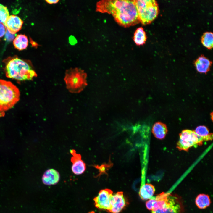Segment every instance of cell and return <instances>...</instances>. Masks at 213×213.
Segmentation results:
<instances>
[{
	"label": "cell",
	"mask_w": 213,
	"mask_h": 213,
	"mask_svg": "<svg viewBox=\"0 0 213 213\" xmlns=\"http://www.w3.org/2000/svg\"><path fill=\"white\" fill-rule=\"evenodd\" d=\"M23 23L19 17L12 15L9 16L4 24L10 33L14 34L21 29Z\"/></svg>",
	"instance_id": "8fae6325"
},
{
	"label": "cell",
	"mask_w": 213,
	"mask_h": 213,
	"mask_svg": "<svg viewBox=\"0 0 213 213\" xmlns=\"http://www.w3.org/2000/svg\"><path fill=\"white\" fill-rule=\"evenodd\" d=\"M111 213H119L126 206V202L122 192H118L112 195L110 201Z\"/></svg>",
	"instance_id": "30bf717a"
},
{
	"label": "cell",
	"mask_w": 213,
	"mask_h": 213,
	"mask_svg": "<svg viewBox=\"0 0 213 213\" xmlns=\"http://www.w3.org/2000/svg\"><path fill=\"white\" fill-rule=\"evenodd\" d=\"M201 43L202 45L208 49H211L213 45V34L210 32L204 33L201 37Z\"/></svg>",
	"instance_id": "ffe728a7"
},
{
	"label": "cell",
	"mask_w": 213,
	"mask_h": 213,
	"mask_svg": "<svg viewBox=\"0 0 213 213\" xmlns=\"http://www.w3.org/2000/svg\"><path fill=\"white\" fill-rule=\"evenodd\" d=\"M140 22L146 25L151 23L157 16L159 7L154 0H134Z\"/></svg>",
	"instance_id": "5b68a950"
},
{
	"label": "cell",
	"mask_w": 213,
	"mask_h": 213,
	"mask_svg": "<svg viewBox=\"0 0 213 213\" xmlns=\"http://www.w3.org/2000/svg\"><path fill=\"white\" fill-rule=\"evenodd\" d=\"M194 64L198 72L206 73L210 70L212 62L204 55H201L196 59Z\"/></svg>",
	"instance_id": "4fadbf2b"
},
{
	"label": "cell",
	"mask_w": 213,
	"mask_h": 213,
	"mask_svg": "<svg viewBox=\"0 0 213 213\" xmlns=\"http://www.w3.org/2000/svg\"><path fill=\"white\" fill-rule=\"evenodd\" d=\"M70 152L72 156L70 159L72 163L71 167L72 171L76 175L83 174L86 170V165L82 159L81 154H77L74 149L70 150Z\"/></svg>",
	"instance_id": "9c48e42d"
},
{
	"label": "cell",
	"mask_w": 213,
	"mask_h": 213,
	"mask_svg": "<svg viewBox=\"0 0 213 213\" xmlns=\"http://www.w3.org/2000/svg\"><path fill=\"white\" fill-rule=\"evenodd\" d=\"M46 1L48 4H56L59 1L58 0H45Z\"/></svg>",
	"instance_id": "cb8c5ba5"
},
{
	"label": "cell",
	"mask_w": 213,
	"mask_h": 213,
	"mask_svg": "<svg viewBox=\"0 0 213 213\" xmlns=\"http://www.w3.org/2000/svg\"><path fill=\"white\" fill-rule=\"evenodd\" d=\"M184 207L182 200L176 194L167 193L164 203L159 209L152 213H183Z\"/></svg>",
	"instance_id": "8992f818"
},
{
	"label": "cell",
	"mask_w": 213,
	"mask_h": 213,
	"mask_svg": "<svg viewBox=\"0 0 213 213\" xmlns=\"http://www.w3.org/2000/svg\"><path fill=\"white\" fill-rule=\"evenodd\" d=\"M194 131L203 139L204 141H210L212 139V134L209 133L208 128L205 126L200 125L197 127Z\"/></svg>",
	"instance_id": "e0dca14e"
},
{
	"label": "cell",
	"mask_w": 213,
	"mask_h": 213,
	"mask_svg": "<svg viewBox=\"0 0 213 213\" xmlns=\"http://www.w3.org/2000/svg\"><path fill=\"white\" fill-rule=\"evenodd\" d=\"M9 16L7 7L0 4V22L4 24Z\"/></svg>",
	"instance_id": "44dd1931"
},
{
	"label": "cell",
	"mask_w": 213,
	"mask_h": 213,
	"mask_svg": "<svg viewBox=\"0 0 213 213\" xmlns=\"http://www.w3.org/2000/svg\"><path fill=\"white\" fill-rule=\"evenodd\" d=\"M87 77L84 71L78 68L67 70L64 79L67 88L72 93L81 92L87 85Z\"/></svg>",
	"instance_id": "277c9868"
},
{
	"label": "cell",
	"mask_w": 213,
	"mask_h": 213,
	"mask_svg": "<svg viewBox=\"0 0 213 213\" xmlns=\"http://www.w3.org/2000/svg\"><path fill=\"white\" fill-rule=\"evenodd\" d=\"M203 141L194 131L185 130L180 134L177 147L180 150L187 151L191 147L202 144Z\"/></svg>",
	"instance_id": "52a82bcc"
},
{
	"label": "cell",
	"mask_w": 213,
	"mask_h": 213,
	"mask_svg": "<svg viewBox=\"0 0 213 213\" xmlns=\"http://www.w3.org/2000/svg\"><path fill=\"white\" fill-rule=\"evenodd\" d=\"M5 72L7 77L19 81L31 80L37 75L31 65L17 58L7 63Z\"/></svg>",
	"instance_id": "7a4b0ae2"
},
{
	"label": "cell",
	"mask_w": 213,
	"mask_h": 213,
	"mask_svg": "<svg viewBox=\"0 0 213 213\" xmlns=\"http://www.w3.org/2000/svg\"><path fill=\"white\" fill-rule=\"evenodd\" d=\"M7 29L4 24L0 22V38L5 34Z\"/></svg>",
	"instance_id": "603a6c76"
},
{
	"label": "cell",
	"mask_w": 213,
	"mask_h": 213,
	"mask_svg": "<svg viewBox=\"0 0 213 213\" xmlns=\"http://www.w3.org/2000/svg\"><path fill=\"white\" fill-rule=\"evenodd\" d=\"M60 179L59 172L54 169H49L45 171L42 177V181L44 184L51 185L57 184Z\"/></svg>",
	"instance_id": "7c38bea8"
},
{
	"label": "cell",
	"mask_w": 213,
	"mask_h": 213,
	"mask_svg": "<svg viewBox=\"0 0 213 213\" xmlns=\"http://www.w3.org/2000/svg\"><path fill=\"white\" fill-rule=\"evenodd\" d=\"M146 33L142 27L137 28L135 31L133 37V40L135 44L138 46L144 44L146 40Z\"/></svg>",
	"instance_id": "2e32d148"
},
{
	"label": "cell",
	"mask_w": 213,
	"mask_h": 213,
	"mask_svg": "<svg viewBox=\"0 0 213 213\" xmlns=\"http://www.w3.org/2000/svg\"><path fill=\"white\" fill-rule=\"evenodd\" d=\"M195 203L199 209H204L209 206L211 200L208 195L201 194L199 195L196 198Z\"/></svg>",
	"instance_id": "ac0fdd59"
},
{
	"label": "cell",
	"mask_w": 213,
	"mask_h": 213,
	"mask_svg": "<svg viewBox=\"0 0 213 213\" xmlns=\"http://www.w3.org/2000/svg\"><path fill=\"white\" fill-rule=\"evenodd\" d=\"M112 193V191L109 189L100 190L98 195L93 199L95 206L109 211L111 208L110 201Z\"/></svg>",
	"instance_id": "ba28073f"
},
{
	"label": "cell",
	"mask_w": 213,
	"mask_h": 213,
	"mask_svg": "<svg viewBox=\"0 0 213 213\" xmlns=\"http://www.w3.org/2000/svg\"><path fill=\"white\" fill-rule=\"evenodd\" d=\"M96 11L111 14L120 25L125 27L140 23L134 0H101L97 2Z\"/></svg>",
	"instance_id": "6da1fadb"
},
{
	"label": "cell",
	"mask_w": 213,
	"mask_h": 213,
	"mask_svg": "<svg viewBox=\"0 0 213 213\" xmlns=\"http://www.w3.org/2000/svg\"><path fill=\"white\" fill-rule=\"evenodd\" d=\"M89 213H95V212L93 211H92V212H89Z\"/></svg>",
	"instance_id": "d4e9b609"
},
{
	"label": "cell",
	"mask_w": 213,
	"mask_h": 213,
	"mask_svg": "<svg viewBox=\"0 0 213 213\" xmlns=\"http://www.w3.org/2000/svg\"><path fill=\"white\" fill-rule=\"evenodd\" d=\"M15 34L10 33L7 29L5 35V39L7 41L12 40L15 37Z\"/></svg>",
	"instance_id": "7402d4cb"
},
{
	"label": "cell",
	"mask_w": 213,
	"mask_h": 213,
	"mask_svg": "<svg viewBox=\"0 0 213 213\" xmlns=\"http://www.w3.org/2000/svg\"><path fill=\"white\" fill-rule=\"evenodd\" d=\"M20 92L11 82L0 79V112L7 111L19 101Z\"/></svg>",
	"instance_id": "3957f363"
},
{
	"label": "cell",
	"mask_w": 213,
	"mask_h": 213,
	"mask_svg": "<svg viewBox=\"0 0 213 213\" xmlns=\"http://www.w3.org/2000/svg\"><path fill=\"white\" fill-rule=\"evenodd\" d=\"M167 131L166 125L161 122L155 123L153 125L152 129V132L154 136L159 139L164 138Z\"/></svg>",
	"instance_id": "9a60e30c"
},
{
	"label": "cell",
	"mask_w": 213,
	"mask_h": 213,
	"mask_svg": "<svg viewBox=\"0 0 213 213\" xmlns=\"http://www.w3.org/2000/svg\"><path fill=\"white\" fill-rule=\"evenodd\" d=\"M155 191V188L152 185L142 183L140 187L139 194L142 199L146 200L150 199L153 196Z\"/></svg>",
	"instance_id": "5bb4252c"
},
{
	"label": "cell",
	"mask_w": 213,
	"mask_h": 213,
	"mask_svg": "<svg viewBox=\"0 0 213 213\" xmlns=\"http://www.w3.org/2000/svg\"><path fill=\"white\" fill-rule=\"evenodd\" d=\"M15 48L19 50L26 48L28 45V40L27 36L24 35H18L13 42Z\"/></svg>",
	"instance_id": "d6986e66"
}]
</instances>
